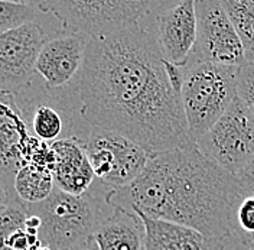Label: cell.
Returning a JSON list of instances; mask_svg holds the SVG:
<instances>
[{
  "label": "cell",
  "mask_w": 254,
  "mask_h": 250,
  "mask_svg": "<svg viewBox=\"0 0 254 250\" xmlns=\"http://www.w3.org/2000/svg\"><path fill=\"white\" fill-rule=\"evenodd\" d=\"M77 91L87 125L119 133L150 155L195 145L156 33L142 23L88 41Z\"/></svg>",
  "instance_id": "obj_1"
},
{
  "label": "cell",
  "mask_w": 254,
  "mask_h": 250,
  "mask_svg": "<svg viewBox=\"0 0 254 250\" xmlns=\"http://www.w3.org/2000/svg\"><path fill=\"white\" fill-rule=\"evenodd\" d=\"M246 197L236 175L190 145L150 155L143 171L128 185L110 191L106 203L224 242L237 233L236 213Z\"/></svg>",
  "instance_id": "obj_2"
},
{
  "label": "cell",
  "mask_w": 254,
  "mask_h": 250,
  "mask_svg": "<svg viewBox=\"0 0 254 250\" xmlns=\"http://www.w3.org/2000/svg\"><path fill=\"white\" fill-rule=\"evenodd\" d=\"M110 189L97 179L84 195H69L54 188L45 201L25 204L26 211L41 220L39 240L51 250H79L93 243L100 223L111 213L106 203Z\"/></svg>",
  "instance_id": "obj_3"
},
{
  "label": "cell",
  "mask_w": 254,
  "mask_h": 250,
  "mask_svg": "<svg viewBox=\"0 0 254 250\" xmlns=\"http://www.w3.org/2000/svg\"><path fill=\"white\" fill-rule=\"evenodd\" d=\"M238 68L196 61L185 67L181 101L193 143L220 120L237 97Z\"/></svg>",
  "instance_id": "obj_4"
},
{
  "label": "cell",
  "mask_w": 254,
  "mask_h": 250,
  "mask_svg": "<svg viewBox=\"0 0 254 250\" xmlns=\"http://www.w3.org/2000/svg\"><path fill=\"white\" fill-rule=\"evenodd\" d=\"M39 7L57 17L64 32H72L88 39H101L113 33L142 23L158 6L155 1H84V0H44Z\"/></svg>",
  "instance_id": "obj_5"
},
{
  "label": "cell",
  "mask_w": 254,
  "mask_h": 250,
  "mask_svg": "<svg viewBox=\"0 0 254 250\" xmlns=\"http://www.w3.org/2000/svg\"><path fill=\"white\" fill-rule=\"evenodd\" d=\"M44 12L41 22L0 33V93L15 95L23 90L35 76L39 51L49 38L64 32L57 17Z\"/></svg>",
  "instance_id": "obj_6"
},
{
  "label": "cell",
  "mask_w": 254,
  "mask_h": 250,
  "mask_svg": "<svg viewBox=\"0 0 254 250\" xmlns=\"http://www.w3.org/2000/svg\"><path fill=\"white\" fill-rule=\"evenodd\" d=\"M195 145L209 161L237 175L254 157V117L236 97L220 120Z\"/></svg>",
  "instance_id": "obj_7"
},
{
  "label": "cell",
  "mask_w": 254,
  "mask_h": 250,
  "mask_svg": "<svg viewBox=\"0 0 254 250\" xmlns=\"http://www.w3.org/2000/svg\"><path fill=\"white\" fill-rule=\"evenodd\" d=\"M84 148L95 179L110 191L128 185L150 158L139 145L101 127L90 129Z\"/></svg>",
  "instance_id": "obj_8"
},
{
  "label": "cell",
  "mask_w": 254,
  "mask_h": 250,
  "mask_svg": "<svg viewBox=\"0 0 254 250\" xmlns=\"http://www.w3.org/2000/svg\"><path fill=\"white\" fill-rule=\"evenodd\" d=\"M196 39L193 57L196 63L241 67L247 63L246 51L221 0L195 1Z\"/></svg>",
  "instance_id": "obj_9"
},
{
  "label": "cell",
  "mask_w": 254,
  "mask_h": 250,
  "mask_svg": "<svg viewBox=\"0 0 254 250\" xmlns=\"http://www.w3.org/2000/svg\"><path fill=\"white\" fill-rule=\"evenodd\" d=\"M88 38L63 32L49 38L35 63V76L42 79L49 91H61L75 85L82 68Z\"/></svg>",
  "instance_id": "obj_10"
},
{
  "label": "cell",
  "mask_w": 254,
  "mask_h": 250,
  "mask_svg": "<svg viewBox=\"0 0 254 250\" xmlns=\"http://www.w3.org/2000/svg\"><path fill=\"white\" fill-rule=\"evenodd\" d=\"M39 142L32 135L15 95L0 93V176L12 189L15 173L29 162Z\"/></svg>",
  "instance_id": "obj_11"
},
{
  "label": "cell",
  "mask_w": 254,
  "mask_h": 250,
  "mask_svg": "<svg viewBox=\"0 0 254 250\" xmlns=\"http://www.w3.org/2000/svg\"><path fill=\"white\" fill-rule=\"evenodd\" d=\"M159 47L163 58L176 67H187L196 39L195 1L181 0L156 16Z\"/></svg>",
  "instance_id": "obj_12"
},
{
  "label": "cell",
  "mask_w": 254,
  "mask_h": 250,
  "mask_svg": "<svg viewBox=\"0 0 254 250\" xmlns=\"http://www.w3.org/2000/svg\"><path fill=\"white\" fill-rule=\"evenodd\" d=\"M55 155L52 171L55 188L69 195H84L90 191L95 175L85 154L84 142L77 138H65L51 143Z\"/></svg>",
  "instance_id": "obj_13"
},
{
  "label": "cell",
  "mask_w": 254,
  "mask_h": 250,
  "mask_svg": "<svg viewBox=\"0 0 254 250\" xmlns=\"http://www.w3.org/2000/svg\"><path fill=\"white\" fill-rule=\"evenodd\" d=\"M144 226L143 250H225L224 242L193 229L137 214Z\"/></svg>",
  "instance_id": "obj_14"
},
{
  "label": "cell",
  "mask_w": 254,
  "mask_h": 250,
  "mask_svg": "<svg viewBox=\"0 0 254 250\" xmlns=\"http://www.w3.org/2000/svg\"><path fill=\"white\" fill-rule=\"evenodd\" d=\"M98 250H143L144 226L142 219L127 210L113 208L93 235Z\"/></svg>",
  "instance_id": "obj_15"
},
{
  "label": "cell",
  "mask_w": 254,
  "mask_h": 250,
  "mask_svg": "<svg viewBox=\"0 0 254 250\" xmlns=\"http://www.w3.org/2000/svg\"><path fill=\"white\" fill-rule=\"evenodd\" d=\"M52 172L35 165H23L13 178V192L23 204H38L45 201L54 191Z\"/></svg>",
  "instance_id": "obj_16"
},
{
  "label": "cell",
  "mask_w": 254,
  "mask_h": 250,
  "mask_svg": "<svg viewBox=\"0 0 254 250\" xmlns=\"http://www.w3.org/2000/svg\"><path fill=\"white\" fill-rule=\"evenodd\" d=\"M246 51L247 63L254 61V0H221Z\"/></svg>",
  "instance_id": "obj_17"
},
{
  "label": "cell",
  "mask_w": 254,
  "mask_h": 250,
  "mask_svg": "<svg viewBox=\"0 0 254 250\" xmlns=\"http://www.w3.org/2000/svg\"><path fill=\"white\" fill-rule=\"evenodd\" d=\"M45 12L38 1H6L0 0V33L15 31L28 23L41 22Z\"/></svg>",
  "instance_id": "obj_18"
},
{
  "label": "cell",
  "mask_w": 254,
  "mask_h": 250,
  "mask_svg": "<svg viewBox=\"0 0 254 250\" xmlns=\"http://www.w3.org/2000/svg\"><path fill=\"white\" fill-rule=\"evenodd\" d=\"M28 211L20 200L9 203L0 210V250H9L7 243L17 230L25 229Z\"/></svg>",
  "instance_id": "obj_19"
},
{
  "label": "cell",
  "mask_w": 254,
  "mask_h": 250,
  "mask_svg": "<svg viewBox=\"0 0 254 250\" xmlns=\"http://www.w3.org/2000/svg\"><path fill=\"white\" fill-rule=\"evenodd\" d=\"M237 98L254 117V61L238 68Z\"/></svg>",
  "instance_id": "obj_20"
},
{
  "label": "cell",
  "mask_w": 254,
  "mask_h": 250,
  "mask_svg": "<svg viewBox=\"0 0 254 250\" xmlns=\"http://www.w3.org/2000/svg\"><path fill=\"white\" fill-rule=\"evenodd\" d=\"M236 229L244 242H250L254 236V197H246L237 208L236 213Z\"/></svg>",
  "instance_id": "obj_21"
},
{
  "label": "cell",
  "mask_w": 254,
  "mask_h": 250,
  "mask_svg": "<svg viewBox=\"0 0 254 250\" xmlns=\"http://www.w3.org/2000/svg\"><path fill=\"white\" fill-rule=\"evenodd\" d=\"M247 195L254 197V157L253 159L236 175Z\"/></svg>",
  "instance_id": "obj_22"
},
{
  "label": "cell",
  "mask_w": 254,
  "mask_h": 250,
  "mask_svg": "<svg viewBox=\"0 0 254 250\" xmlns=\"http://www.w3.org/2000/svg\"><path fill=\"white\" fill-rule=\"evenodd\" d=\"M15 200H19V198L15 195L13 189L9 187V185L4 182V179L0 176V210L4 208L7 204L15 201Z\"/></svg>",
  "instance_id": "obj_23"
},
{
  "label": "cell",
  "mask_w": 254,
  "mask_h": 250,
  "mask_svg": "<svg viewBox=\"0 0 254 250\" xmlns=\"http://www.w3.org/2000/svg\"><path fill=\"white\" fill-rule=\"evenodd\" d=\"M26 250H51L47 246H44L42 245V242H38V243H35V245H32L31 248H28Z\"/></svg>",
  "instance_id": "obj_24"
},
{
  "label": "cell",
  "mask_w": 254,
  "mask_h": 250,
  "mask_svg": "<svg viewBox=\"0 0 254 250\" xmlns=\"http://www.w3.org/2000/svg\"><path fill=\"white\" fill-rule=\"evenodd\" d=\"M249 250H254V236L252 237V240L249 242Z\"/></svg>",
  "instance_id": "obj_25"
},
{
  "label": "cell",
  "mask_w": 254,
  "mask_h": 250,
  "mask_svg": "<svg viewBox=\"0 0 254 250\" xmlns=\"http://www.w3.org/2000/svg\"><path fill=\"white\" fill-rule=\"evenodd\" d=\"M93 245H94V243H91L90 246H85V248H82V249L79 250H93Z\"/></svg>",
  "instance_id": "obj_26"
}]
</instances>
